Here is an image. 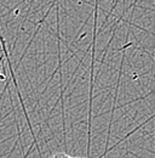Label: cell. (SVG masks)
<instances>
[{
	"label": "cell",
	"mask_w": 155,
	"mask_h": 158,
	"mask_svg": "<svg viewBox=\"0 0 155 158\" xmlns=\"http://www.w3.org/2000/svg\"><path fill=\"white\" fill-rule=\"evenodd\" d=\"M49 158H81V157H73V156H69L66 152H57V153H54L52 156H50Z\"/></svg>",
	"instance_id": "6da1fadb"
}]
</instances>
